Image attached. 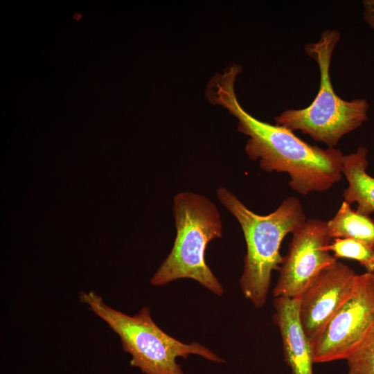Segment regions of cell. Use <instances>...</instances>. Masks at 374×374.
<instances>
[{"mask_svg":"<svg viewBox=\"0 0 374 374\" xmlns=\"http://www.w3.org/2000/svg\"><path fill=\"white\" fill-rule=\"evenodd\" d=\"M242 71L240 65L233 64L215 74L206 95L210 103L222 106L238 119V130L249 136L245 151L249 159L259 160L264 171L288 173L290 186L300 195L331 188L343 175V153L335 148L311 145L288 129L260 121L247 112L234 87Z\"/></svg>","mask_w":374,"mask_h":374,"instance_id":"cell-1","label":"cell"},{"mask_svg":"<svg viewBox=\"0 0 374 374\" xmlns=\"http://www.w3.org/2000/svg\"><path fill=\"white\" fill-rule=\"evenodd\" d=\"M219 202L237 219L247 245L240 285L244 296L256 308L267 300L271 272L279 269L282 256L279 249L283 238L293 233L307 220L300 200L294 196L285 199L272 213L261 215L249 210L230 190L220 187Z\"/></svg>","mask_w":374,"mask_h":374,"instance_id":"cell-2","label":"cell"},{"mask_svg":"<svg viewBox=\"0 0 374 374\" xmlns=\"http://www.w3.org/2000/svg\"><path fill=\"white\" fill-rule=\"evenodd\" d=\"M173 216L177 231L173 247L150 283L161 286L179 278H190L221 296L223 287L205 261L207 244L222 236L217 206L202 194L180 192L173 199Z\"/></svg>","mask_w":374,"mask_h":374,"instance_id":"cell-3","label":"cell"},{"mask_svg":"<svg viewBox=\"0 0 374 374\" xmlns=\"http://www.w3.org/2000/svg\"><path fill=\"white\" fill-rule=\"evenodd\" d=\"M79 298L118 335L123 350L132 356L130 364L144 374H184L176 359L190 355L224 362L197 342L185 344L166 333L154 323L148 306L130 316L109 306L93 291L80 292Z\"/></svg>","mask_w":374,"mask_h":374,"instance_id":"cell-4","label":"cell"},{"mask_svg":"<svg viewBox=\"0 0 374 374\" xmlns=\"http://www.w3.org/2000/svg\"><path fill=\"white\" fill-rule=\"evenodd\" d=\"M339 39L337 30L326 29L321 33L317 42L305 45V53L317 62L319 68L318 93L308 107L289 109L275 117L276 125L293 132L300 130L329 148H334L344 135L366 121L369 107L366 99L347 101L337 96L333 89L330 66L333 51Z\"/></svg>","mask_w":374,"mask_h":374,"instance_id":"cell-5","label":"cell"},{"mask_svg":"<svg viewBox=\"0 0 374 374\" xmlns=\"http://www.w3.org/2000/svg\"><path fill=\"white\" fill-rule=\"evenodd\" d=\"M374 325V273L357 274L349 296L312 346L314 364L346 360Z\"/></svg>","mask_w":374,"mask_h":374,"instance_id":"cell-6","label":"cell"},{"mask_svg":"<svg viewBox=\"0 0 374 374\" xmlns=\"http://www.w3.org/2000/svg\"><path fill=\"white\" fill-rule=\"evenodd\" d=\"M331 241L326 222L319 219L307 220L295 231L280 264L274 296L299 299L323 269L337 260L326 249Z\"/></svg>","mask_w":374,"mask_h":374,"instance_id":"cell-7","label":"cell"},{"mask_svg":"<svg viewBox=\"0 0 374 374\" xmlns=\"http://www.w3.org/2000/svg\"><path fill=\"white\" fill-rule=\"evenodd\" d=\"M357 275L354 269L337 260L323 269L302 292L299 315L312 346L350 294Z\"/></svg>","mask_w":374,"mask_h":374,"instance_id":"cell-8","label":"cell"},{"mask_svg":"<svg viewBox=\"0 0 374 374\" xmlns=\"http://www.w3.org/2000/svg\"><path fill=\"white\" fill-rule=\"evenodd\" d=\"M299 299L275 297L274 321L281 336L285 362L292 374H313L312 345L299 315Z\"/></svg>","mask_w":374,"mask_h":374,"instance_id":"cell-9","label":"cell"},{"mask_svg":"<svg viewBox=\"0 0 374 374\" xmlns=\"http://www.w3.org/2000/svg\"><path fill=\"white\" fill-rule=\"evenodd\" d=\"M368 150L360 146L357 151L344 156L342 175L348 181L343 193L344 201L356 202V211L370 216L374 213V177L367 173Z\"/></svg>","mask_w":374,"mask_h":374,"instance_id":"cell-10","label":"cell"},{"mask_svg":"<svg viewBox=\"0 0 374 374\" xmlns=\"http://www.w3.org/2000/svg\"><path fill=\"white\" fill-rule=\"evenodd\" d=\"M326 223L332 240L352 238L374 247V221L353 210L346 202L343 201L335 215Z\"/></svg>","mask_w":374,"mask_h":374,"instance_id":"cell-11","label":"cell"},{"mask_svg":"<svg viewBox=\"0 0 374 374\" xmlns=\"http://www.w3.org/2000/svg\"><path fill=\"white\" fill-rule=\"evenodd\" d=\"M326 249L334 253L338 258L357 260L366 272L374 273V247L352 238H336L327 246Z\"/></svg>","mask_w":374,"mask_h":374,"instance_id":"cell-12","label":"cell"},{"mask_svg":"<svg viewBox=\"0 0 374 374\" xmlns=\"http://www.w3.org/2000/svg\"><path fill=\"white\" fill-rule=\"evenodd\" d=\"M346 362L348 374H374V325Z\"/></svg>","mask_w":374,"mask_h":374,"instance_id":"cell-13","label":"cell"},{"mask_svg":"<svg viewBox=\"0 0 374 374\" xmlns=\"http://www.w3.org/2000/svg\"><path fill=\"white\" fill-rule=\"evenodd\" d=\"M363 6L364 20L374 30V0L363 1Z\"/></svg>","mask_w":374,"mask_h":374,"instance_id":"cell-14","label":"cell"}]
</instances>
